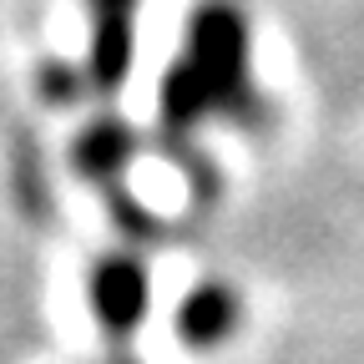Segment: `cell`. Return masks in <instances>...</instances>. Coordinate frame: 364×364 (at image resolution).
I'll return each mask as SVG.
<instances>
[{
    "mask_svg": "<svg viewBox=\"0 0 364 364\" xmlns=\"http://www.w3.org/2000/svg\"><path fill=\"white\" fill-rule=\"evenodd\" d=\"M91 314L102 318V329L112 344H127L147 314V263L136 253H107L91 268Z\"/></svg>",
    "mask_w": 364,
    "mask_h": 364,
    "instance_id": "cell-3",
    "label": "cell"
},
{
    "mask_svg": "<svg viewBox=\"0 0 364 364\" xmlns=\"http://www.w3.org/2000/svg\"><path fill=\"white\" fill-rule=\"evenodd\" d=\"M91 16V51H86V81L97 97L127 86L136 61V16L142 0H81Z\"/></svg>",
    "mask_w": 364,
    "mask_h": 364,
    "instance_id": "cell-2",
    "label": "cell"
},
{
    "mask_svg": "<svg viewBox=\"0 0 364 364\" xmlns=\"http://www.w3.org/2000/svg\"><path fill=\"white\" fill-rule=\"evenodd\" d=\"M107 213H112V223L122 228V238H132V243H157V238H167V223H157L127 188H107Z\"/></svg>",
    "mask_w": 364,
    "mask_h": 364,
    "instance_id": "cell-6",
    "label": "cell"
},
{
    "mask_svg": "<svg viewBox=\"0 0 364 364\" xmlns=\"http://www.w3.org/2000/svg\"><path fill=\"white\" fill-rule=\"evenodd\" d=\"M208 117L243 132L268 127V102L253 81V26L233 0L193 6L182 31V56L157 86V147L167 157L198 147L193 136Z\"/></svg>",
    "mask_w": 364,
    "mask_h": 364,
    "instance_id": "cell-1",
    "label": "cell"
},
{
    "mask_svg": "<svg viewBox=\"0 0 364 364\" xmlns=\"http://www.w3.org/2000/svg\"><path fill=\"white\" fill-rule=\"evenodd\" d=\"M36 91H41L46 102H56V107H71V102H81L86 91H91V81H86V66L46 61V66L36 71Z\"/></svg>",
    "mask_w": 364,
    "mask_h": 364,
    "instance_id": "cell-7",
    "label": "cell"
},
{
    "mask_svg": "<svg viewBox=\"0 0 364 364\" xmlns=\"http://www.w3.org/2000/svg\"><path fill=\"white\" fill-rule=\"evenodd\" d=\"M243 324V294L228 279H203L177 304V339L188 349H218Z\"/></svg>",
    "mask_w": 364,
    "mask_h": 364,
    "instance_id": "cell-5",
    "label": "cell"
},
{
    "mask_svg": "<svg viewBox=\"0 0 364 364\" xmlns=\"http://www.w3.org/2000/svg\"><path fill=\"white\" fill-rule=\"evenodd\" d=\"M136 147H142V136H136V127L127 117H91L76 136H71V172L86 177V182H97V188H122V177L136 157Z\"/></svg>",
    "mask_w": 364,
    "mask_h": 364,
    "instance_id": "cell-4",
    "label": "cell"
}]
</instances>
